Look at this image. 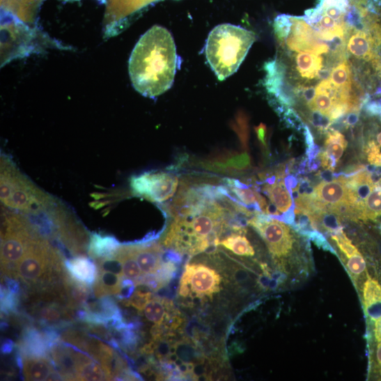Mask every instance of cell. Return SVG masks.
<instances>
[{
	"label": "cell",
	"instance_id": "b9f144b4",
	"mask_svg": "<svg viewBox=\"0 0 381 381\" xmlns=\"http://www.w3.org/2000/svg\"><path fill=\"white\" fill-rule=\"evenodd\" d=\"M373 141L378 146H381V132H380L377 134V136H376V142L375 141Z\"/></svg>",
	"mask_w": 381,
	"mask_h": 381
},
{
	"label": "cell",
	"instance_id": "4fadbf2b",
	"mask_svg": "<svg viewBox=\"0 0 381 381\" xmlns=\"http://www.w3.org/2000/svg\"><path fill=\"white\" fill-rule=\"evenodd\" d=\"M377 44L373 36L365 31L349 33L346 51L348 59L373 61L377 58Z\"/></svg>",
	"mask_w": 381,
	"mask_h": 381
},
{
	"label": "cell",
	"instance_id": "4316f807",
	"mask_svg": "<svg viewBox=\"0 0 381 381\" xmlns=\"http://www.w3.org/2000/svg\"><path fill=\"white\" fill-rule=\"evenodd\" d=\"M381 217V186L375 185L366 199L361 221L377 222Z\"/></svg>",
	"mask_w": 381,
	"mask_h": 381
},
{
	"label": "cell",
	"instance_id": "d6a6232c",
	"mask_svg": "<svg viewBox=\"0 0 381 381\" xmlns=\"http://www.w3.org/2000/svg\"><path fill=\"white\" fill-rule=\"evenodd\" d=\"M309 122L321 132H328L334 123L329 116L317 111H312L310 114Z\"/></svg>",
	"mask_w": 381,
	"mask_h": 381
},
{
	"label": "cell",
	"instance_id": "30bf717a",
	"mask_svg": "<svg viewBox=\"0 0 381 381\" xmlns=\"http://www.w3.org/2000/svg\"><path fill=\"white\" fill-rule=\"evenodd\" d=\"M221 278L202 264H188L180 280L179 294L184 298L212 299L221 290Z\"/></svg>",
	"mask_w": 381,
	"mask_h": 381
},
{
	"label": "cell",
	"instance_id": "ba28073f",
	"mask_svg": "<svg viewBox=\"0 0 381 381\" xmlns=\"http://www.w3.org/2000/svg\"><path fill=\"white\" fill-rule=\"evenodd\" d=\"M248 224L263 238L272 256L282 261L290 255L295 238L284 222L258 213L251 217Z\"/></svg>",
	"mask_w": 381,
	"mask_h": 381
},
{
	"label": "cell",
	"instance_id": "836d02e7",
	"mask_svg": "<svg viewBox=\"0 0 381 381\" xmlns=\"http://www.w3.org/2000/svg\"><path fill=\"white\" fill-rule=\"evenodd\" d=\"M63 311L58 306L48 305L40 309L38 316L43 321L58 322L62 319L63 316Z\"/></svg>",
	"mask_w": 381,
	"mask_h": 381
},
{
	"label": "cell",
	"instance_id": "277c9868",
	"mask_svg": "<svg viewBox=\"0 0 381 381\" xmlns=\"http://www.w3.org/2000/svg\"><path fill=\"white\" fill-rule=\"evenodd\" d=\"M0 199L10 209L33 215L47 213L59 205L54 199L26 178L10 159L1 156Z\"/></svg>",
	"mask_w": 381,
	"mask_h": 381
},
{
	"label": "cell",
	"instance_id": "7a4b0ae2",
	"mask_svg": "<svg viewBox=\"0 0 381 381\" xmlns=\"http://www.w3.org/2000/svg\"><path fill=\"white\" fill-rule=\"evenodd\" d=\"M178 64L172 34L164 27L154 26L135 45L129 61L130 77L134 89L154 98L169 90Z\"/></svg>",
	"mask_w": 381,
	"mask_h": 381
},
{
	"label": "cell",
	"instance_id": "5b68a950",
	"mask_svg": "<svg viewBox=\"0 0 381 381\" xmlns=\"http://www.w3.org/2000/svg\"><path fill=\"white\" fill-rule=\"evenodd\" d=\"M63 267L61 254L40 234L18 263L14 279L29 287L51 285L58 275H61Z\"/></svg>",
	"mask_w": 381,
	"mask_h": 381
},
{
	"label": "cell",
	"instance_id": "f546056e",
	"mask_svg": "<svg viewBox=\"0 0 381 381\" xmlns=\"http://www.w3.org/2000/svg\"><path fill=\"white\" fill-rule=\"evenodd\" d=\"M339 104L336 100L328 92L316 91V95L308 107L311 111H317L323 115L329 116L333 107Z\"/></svg>",
	"mask_w": 381,
	"mask_h": 381
},
{
	"label": "cell",
	"instance_id": "6da1fadb",
	"mask_svg": "<svg viewBox=\"0 0 381 381\" xmlns=\"http://www.w3.org/2000/svg\"><path fill=\"white\" fill-rule=\"evenodd\" d=\"M226 185L182 186L171 208L174 217L164 244L182 254L195 255L219 244V237L232 225L242 230L237 205Z\"/></svg>",
	"mask_w": 381,
	"mask_h": 381
},
{
	"label": "cell",
	"instance_id": "f1b7e54d",
	"mask_svg": "<svg viewBox=\"0 0 381 381\" xmlns=\"http://www.w3.org/2000/svg\"><path fill=\"white\" fill-rule=\"evenodd\" d=\"M347 260L345 267L356 286L365 276L369 263L359 251Z\"/></svg>",
	"mask_w": 381,
	"mask_h": 381
},
{
	"label": "cell",
	"instance_id": "74e56055",
	"mask_svg": "<svg viewBox=\"0 0 381 381\" xmlns=\"http://www.w3.org/2000/svg\"><path fill=\"white\" fill-rule=\"evenodd\" d=\"M258 140L262 143L264 146H266L265 135L266 127L264 125L261 124L258 127L255 129Z\"/></svg>",
	"mask_w": 381,
	"mask_h": 381
},
{
	"label": "cell",
	"instance_id": "4dcf8cb0",
	"mask_svg": "<svg viewBox=\"0 0 381 381\" xmlns=\"http://www.w3.org/2000/svg\"><path fill=\"white\" fill-rule=\"evenodd\" d=\"M332 238L336 243L343 254H344V261L350 258L359 251L357 247L354 245L343 231L332 235Z\"/></svg>",
	"mask_w": 381,
	"mask_h": 381
},
{
	"label": "cell",
	"instance_id": "d4e9b609",
	"mask_svg": "<svg viewBox=\"0 0 381 381\" xmlns=\"http://www.w3.org/2000/svg\"><path fill=\"white\" fill-rule=\"evenodd\" d=\"M329 80L333 86L340 92L350 95H356L352 87L354 82L352 70L348 60L333 69Z\"/></svg>",
	"mask_w": 381,
	"mask_h": 381
},
{
	"label": "cell",
	"instance_id": "1f68e13d",
	"mask_svg": "<svg viewBox=\"0 0 381 381\" xmlns=\"http://www.w3.org/2000/svg\"><path fill=\"white\" fill-rule=\"evenodd\" d=\"M251 164V158L247 153H243L230 158L225 163H215L217 169H233L235 170H243L248 168Z\"/></svg>",
	"mask_w": 381,
	"mask_h": 381
},
{
	"label": "cell",
	"instance_id": "ab89813d",
	"mask_svg": "<svg viewBox=\"0 0 381 381\" xmlns=\"http://www.w3.org/2000/svg\"><path fill=\"white\" fill-rule=\"evenodd\" d=\"M286 185L289 190V192L292 191L293 189L296 188L298 185V180L295 176H288L285 180Z\"/></svg>",
	"mask_w": 381,
	"mask_h": 381
},
{
	"label": "cell",
	"instance_id": "7c38bea8",
	"mask_svg": "<svg viewBox=\"0 0 381 381\" xmlns=\"http://www.w3.org/2000/svg\"><path fill=\"white\" fill-rule=\"evenodd\" d=\"M347 178L340 176L332 182H323L315 187L313 205L316 210H332L348 201Z\"/></svg>",
	"mask_w": 381,
	"mask_h": 381
},
{
	"label": "cell",
	"instance_id": "ffe728a7",
	"mask_svg": "<svg viewBox=\"0 0 381 381\" xmlns=\"http://www.w3.org/2000/svg\"><path fill=\"white\" fill-rule=\"evenodd\" d=\"M20 347L24 357H46L50 350L45 334L32 328L26 330Z\"/></svg>",
	"mask_w": 381,
	"mask_h": 381
},
{
	"label": "cell",
	"instance_id": "83f0119b",
	"mask_svg": "<svg viewBox=\"0 0 381 381\" xmlns=\"http://www.w3.org/2000/svg\"><path fill=\"white\" fill-rule=\"evenodd\" d=\"M219 244L241 256H254L255 251L248 239L240 234H233L220 241Z\"/></svg>",
	"mask_w": 381,
	"mask_h": 381
},
{
	"label": "cell",
	"instance_id": "603a6c76",
	"mask_svg": "<svg viewBox=\"0 0 381 381\" xmlns=\"http://www.w3.org/2000/svg\"><path fill=\"white\" fill-rule=\"evenodd\" d=\"M114 255L122 263L123 277L134 281L138 285L145 275L132 253L131 245L120 247Z\"/></svg>",
	"mask_w": 381,
	"mask_h": 381
},
{
	"label": "cell",
	"instance_id": "52a82bcc",
	"mask_svg": "<svg viewBox=\"0 0 381 381\" xmlns=\"http://www.w3.org/2000/svg\"><path fill=\"white\" fill-rule=\"evenodd\" d=\"M8 20L1 24V66L12 61L26 57L35 52L43 36L25 23L8 14ZM38 49V48H37Z\"/></svg>",
	"mask_w": 381,
	"mask_h": 381
},
{
	"label": "cell",
	"instance_id": "484cf974",
	"mask_svg": "<svg viewBox=\"0 0 381 381\" xmlns=\"http://www.w3.org/2000/svg\"><path fill=\"white\" fill-rule=\"evenodd\" d=\"M347 146L348 141L339 131L332 129L327 132V138L325 141V152L336 163L342 157Z\"/></svg>",
	"mask_w": 381,
	"mask_h": 381
},
{
	"label": "cell",
	"instance_id": "d590c367",
	"mask_svg": "<svg viewBox=\"0 0 381 381\" xmlns=\"http://www.w3.org/2000/svg\"><path fill=\"white\" fill-rule=\"evenodd\" d=\"M151 295L148 293L137 292L127 302L139 311H143L146 304L150 300Z\"/></svg>",
	"mask_w": 381,
	"mask_h": 381
},
{
	"label": "cell",
	"instance_id": "cb8c5ba5",
	"mask_svg": "<svg viewBox=\"0 0 381 381\" xmlns=\"http://www.w3.org/2000/svg\"><path fill=\"white\" fill-rule=\"evenodd\" d=\"M76 380H107V378L102 365L91 357L79 352Z\"/></svg>",
	"mask_w": 381,
	"mask_h": 381
},
{
	"label": "cell",
	"instance_id": "7402d4cb",
	"mask_svg": "<svg viewBox=\"0 0 381 381\" xmlns=\"http://www.w3.org/2000/svg\"><path fill=\"white\" fill-rule=\"evenodd\" d=\"M119 247L116 238L96 233L91 236L88 245L90 256L95 260L114 256Z\"/></svg>",
	"mask_w": 381,
	"mask_h": 381
},
{
	"label": "cell",
	"instance_id": "2e32d148",
	"mask_svg": "<svg viewBox=\"0 0 381 381\" xmlns=\"http://www.w3.org/2000/svg\"><path fill=\"white\" fill-rule=\"evenodd\" d=\"M23 372L26 380L42 381L63 378L46 357H24Z\"/></svg>",
	"mask_w": 381,
	"mask_h": 381
},
{
	"label": "cell",
	"instance_id": "44dd1931",
	"mask_svg": "<svg viewBox=\"0 0 381 381\" xmlns=\"http://www.w3.org/2000/svg\"><path fill=\"white\" fill-rule=\"evenodd\" d=\"M123 277L112 272L98 269V275L93 284L94 295L97 298L120 293Z\"/></svg>",
	"mask_w": 381,
	"mask_h": 381
},
{
	"label": "cell",
	"instance_id": "5bb4252c",
	"mask_svg": "<svg viewBox=\"0 0 381 381\" xmlns=\"http://www.w3.org/2000/svg\"><path fill=\"white\" fill-rule=\"evenodd\" d=\"M131 249L145 276L156 275L165 263L164 253L157 244L131 245Z\"/></svg>",
	"mask_w": 381,
	"mask_h": 381
},
{
	"label": "cell",
	"instance_id": "3957f363",
	"mask_svg": "<svg viewBox=\"0 0 381 381\" xmlns=\"http://www.w3.org/2000/svg\"><path fill=\"white\" fill-rule=\"evenodd\" d=\"M256 40L254 32L233 24L217 26L211 31L205 56L217 79L224 81L238 70Z\"/></svg>",
	"mask_w": 381,
	"mask_h": 381
},
{
	"label": "cell",
	"instance_id": "8d00e7d4",
	"mask_svg": "<svg viewBox=\"0 0 381 381\" xmlns=\"http://www.w3.org/2000/svg\"><path fill=\"white\" fill-rule=\"evenodd\" d=\"M361 107H356L352 109L343 120V126L346 129L354 127L359 122L360 117Z\"/></svg>",
	"mask_w": 381,
	"mask_h": 381
},
{
	"label": "cell",
	"instance_id": "8992f818",
	"mask_svg": "<svg viewBox=\"0 0 381 381\" xmlns=\"http://www.w3.org/2000/svg\"><path fill=\"white\" fill-rule=\"evenodd\" d=\"M40 235L22 214L6 211L2 214L1 265L8 278H15L18 263Z\"/></svg>",
	"mask_w": 381,
	"mask_h": 381
},
{
	"label": "cell",
	"instance_id": "9c48e42d",
	"mask_svg": "<svg viewBox=\"0 0 381 381\" xmlns=\"http://www.w3.org/2000/svg\"><path fill=\"white\" fill-rule=\"evenodd\" d=\"M179 179L173 173L149 171L134 176L130 180L133 194L153 203H163L178 192Z\"/></svg>",
	"mask_w": 381,
	"mask_h": 381
},
{
	"label": "cell",
	"instance_id": "f35d334b",
	"mask_svg": "<svg viewBox=\"0 0 381 381\" xmlns=\"http://www.w3.org/2000/svg\"><path fill=\"white\" fill-rule=\"evenodd\" d=\"M318 176L325 182H332L337 177L336 174H334L332 171L327 170L322 172H319Z\"/></svg>",
	"mask_w": 381,
	"mask_h": 381
},
{
	"label": "cell",
	"instance_id": "ac0fdd59",
	"mask_svg": "<svg viewBox=\"0 0 381 381\" xmlns=\"http://www.w3.org/2000/svg\"><path fill=\"white\" fill-rule=\"evenodd\" d=\"M66 270L75 281L88 287L93 286L98 271L93 263L84 256H78L65 261Z\"/></svg>",
	"mask_w": 381,
	"mask_h": 381
},
{
	"label": "cell",
	"instance_id": "e575fe53",
	"mask_svg": "<svg viewBox=\"0 0 381 381\" xmlns=\"http://www.w3.org/2000/svg\"><path fill=\"white\" fill-rule=\"evenodd\" d=\"M307 238L313 241L318 247L321 248L325 251H329L334 254H336V251L327 242V240H326L325 238L320 231L316 230L313 231L309 233Z\"/></svg>",
	"mask_w": 381,
	"mask_h": 381
},
{
	"label": "cell",
	"instance_id": "60d3db41",
	"mask_svg": "<svg viewBox=\"0 0 381 381\" xmlns=\"http://www.w3.org/2000/svg\"><path fill=\"white\" fill-rule=\"evenodd\" d=\"M13 349L14 343L11 341H7L2 347V352L4 355H8L13 352Z\"/></svg>",
	"mask_w": 381,
	"mask_h": 381
},
{
	"label": "cell",
	"instance_id": "8fae6325",
	"mask_svg": "<svg viewBox=\"0 0 381 381\" xmlns=\"http://www.w3.org/2000/svg\"><path fill=\"white\" fill-rule=\"evenodd\" d=\"M158 0H107L104 21L105 38L118 35L128 26L130 17Z\"/></svg>",
	"mask_w": 381,
	"mask_h": 381
},
{
	"label": "cell",
	"instance_id": "9a60e30c",
	"mask_svg": "<svg viewBox=\"0 0 381 381\" xmlns=\"http://www.w3.org/2000/svg\"><path fill=\"white\" fill-rule=\"evenodd\" d=\"M79 352V350L72 349L70 345L58 343L52 348L53 363L58 368L63 378L76 380Z\"/></svg>",
	"mask_w": 381,
	"mask_h": 381
},
{
	"label": "cell",
	"instance_id": "d6986e66",
	"mask_svg": "<svg viewBox=\"0 0 381 381\" xmlns=\"http://www.w3.org/2000/svg\"><path fill=\"white\" fill-rule=\"evenodd\" d=\"M42 2V0H1V8L25 24H34Z\"/></svg>",
	"mask_w": 381,
	"mask_h": 381
},
{
	"label": "cell",
	"instance_id": "e0dca14e",
	"mask_svg": "<svg viewBox=\"0 0 381 381\" xmlns=\"http://www.w3.org/2000/svg\"><path fill=\"white\" fill-rule=\"evenodd\" d=\"M257 183L263 185L261 192L268 197L270 200V203H268L273 204L277 208L281 214L278 219L279 220L280 217L293 205V199L286 183L282 179L278 178L277 181L273 184H267L264 182Z\"/></svg>",
	"mask_w": 381,
	"mask_h": 381
}]
</instances>
